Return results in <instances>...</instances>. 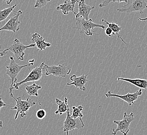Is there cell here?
<instances>
[{"label": "cell", "mask_w": 147, "mask_h": 135, "mask_svg": "<svg viewBox=\"0 0 147 135\" xmlns=\"http://www.w3.org/2000/svg\"><path fill=\"white\" fill-rule=\"evenodd\" d=\"M10 63L9 65L6 67V74L9 76L11 79V86L9 87V94L11 97L14 95L13 94V90H14V86L17 83V76L24 68L30 67L31 65H33L34 62H29L30 63L27 65H20L19 64L15 62L14 58L12 56L10 57Z\"/></svg>", "instance_id": "obj_1"}, {"label": "cell", "mask_w": 147, "mask_h": 135, "mask_svg": "<svg viewBox=\"0 0 147 135\" xmlns=\"http://www.w3.org/2000/svg\"><path fill=\"white\" fill-rule=\"evenodd\" d=\"M24 96L19 97L17 98H15L14 96L12 97L16 102V106L14 107H11V110H16L17 111L15 116V120H17L19 114H20L21 118H24V116H26L27 113L31 107L37 104L36 101L30 98H27L25 100H23L22 98Z\"/></svg>", "instance_id": "obj_2"}, {"label": "cell", "mask_w": 147, "mask_h": 135, "mask_svg": "<svg viewBox=\"0 0 147 135\" xmlns=\"http://www.w3.org/2000/svg\"><path fill=\"white\" fill-rule=\"evenodd\" d=\"M77 29L80 34L84 33L87 36H92L93 33L91 30L95 28H100L104 29L106 27L102 25L97 24L93 23L92 20L89 19L88 20L85 19L82 17H75Z\"/></svg>", "instance_id": "obj_3"}, {"label": "cell", "mask_w": 147, "mask_h": 135, "mask_svg": "<svg viewBox=\"0 0 147 135\" xmlns=\"http://www.w3.org/2000/svg\"><path fill=\"white\" fill-rule=\"evenodd\" d=\"M146 9H147V2L145 0H127L126 4L122 5L117 11L126 13L138 12L142 14Z\"/></svg>", "instance_id": "obj_4"}, {"label": "cell", "mask_w": 147, "mask_h": 135, "mask_svg": "<svg viewBox=\"0 0 147 135\" xmlns=\"http://www.w3.org/2000/svg\"><path fill=\"white\" fill-rule=\"evenodd\" d=\"M36 46L35 44L32 43L29 45H25L23 43H20L19 39H15L13 41L11 46L7 49H3V53L5 55L7 51H11L14 54L16 59L18 60L23 61L24 60L25 51L27 49L31 47H34Z\"/></svg>", "instance_id": "obj_5"}, {"label": "cell", "mask_w": 147, "mask_h": 135, "mask_svg": "<svg viewBox=\"0 0 147 135\" xmlns=\"http://www.w3.org/2000/svg\"><path fill=\"white\" fill-rule=\"evenodd\" d=\"M43 71H45V76L53 75L57 77L65 78L71 72V68L69 66H65L64 65H53L49 66L45 63L43 65Z\"/></svg>", "instance_id": "obj_6"}, {"label": "cell", "mask_w": 147, "mask_h": 135, "mask_svg": "<svg viewBox=\"0 0 147 135\" xmlns=\"http://www.w3.org/2000/svg\"><path fill=\"white\" fill-rule=\"evenodd\" d=\"M134 120V114L133 112L127 114V113H124L123 118L121 121H114V123L117 125L116 129H113L112 135H116L117 132H120L123 135H127L129 131L130 124Z\"/></svg>", "instance_id": "obj_7"}, {"label": "cell", "mask_w": 147, "mask_h": 135, "mask_svg": "<svg viewBox=\"0 0 147 135\" xmlns=\"http://www.w3.org/2000/svg\"><path fill=\"white\" fill-rule=\"evenodd\" d=\"M85 126V124L82 118L74 119L71 117L70 114V109L67 111V116L63 124V132H66L67 135H69V131H73L75 129H81Z\"/></svg>", "instance_id": "obj_8"}, {"label": "cell", "mask_w": 147, "mask_h": 135, "mask_svg": "<svg viewBox=\"0 0 147 135\" xmlns=\"http://www.w3.org/2000/svg\"><path fill=\"white\" fill-rule=\"evenodd\" d=\"M44 62H42L41 64L40 65V66L38 67L35 68L31 72L29 73L28 76L23 81L20 82H17L14 86V88L15 90H18L19 89V87L23 84H25L26 83L30 82H35L38 81L42 78V76L45 73H43V65Z\"/></svg>", "instance_id": "obj_9"}, {"label": "cell", "mask_w": 147, "mask_h": 135, "mask_svg": "<svg viewBox=\"0 0 147 135\" xmlns=\"http://www.w3.org/2000/svg\"><path fill=\"white\" fill-rule=\"evenodd\" d=\"M142 94V90L139 89L138 90L136 91L135 93H128L126 95H119L117 94L113 93L112 91L109 90L108 93L105 94L107 98L111 97H116L121 99L123 100L126 102L129 106H131L132 104H135L134 102L138 99L139 96H141Z\"/></svg>", "instance_id": "obj_10"}, {"label": "cell", "mask_w": 147, "mask_h": 135, "mask_svg": "<svg viewBox=\"0 0 147 135\" xmlns=\"http://www.w3.org/2000/svg\"><path fill=\"white\" fill-rule=\"evenodd\" d=\"M23 12L21 10L17 11L16 14L13 16L9 20V21L6 23L5 25H3L2 28H0V31H12L14 33L19 31L20 29V21L19 20V17L21 15H22Z\"/></svg>", "instance_id": "obj_11"}, {"label": "cell", "mask_w": 147, "mask_h": 135, "mask_svg": "<svg viewBox=\"0 0 147 135\" xmlns=\"http://www.w3.org/2000/svg\"><path fill=\"white\" fill-rule=\"evenodd\" d=\"M77 2H78V9L79 11L76 15H75V17H82L88 20L89 19V16L91 11L93 9H95V6L87 5L85 3V0H77Z\"/></svg>", "instance_id": "obj_12"}, {"label": "cell", "mask_w": 147, "mask_h": 135, "mask_svg": "<svg viewBox=\"0 0 147 135\" xmlns=\"http://www.w3.org/2000/svg\"><path fill=\"white\" fill-rule=\"evenodd\" d=\"M88 74H83L81 76H77L75 74L72 75L70 78L72 82L67 83V85H74L76 88H79L80 90L86 91V88L85 85L88 81Z\"/></svg>", "instance_id": "obj_13"}, {"label": "cell", "mask_w": 147, "mask_h": 135, "mask_svg": "<svg viewBox=\"0 0 147 135\" xmlns=\"http://www.w3.org/2000/svg\"><path fill=\"white\" fill-rule=\"evenodd\" d=\"M76 2L77 0H66L63 4L57 6L56 9L62 11L63 14L65 15H68L70 12H72L75 15L77 13L74 11V8Z\"/></svg>", "instance_id": "obj_14"}, {"label": "cell", "mask_w": 147, "mask_h": 135, "mask_svg": "<svg viewBox=\"0 0 147 135\" xmlns=\"http://www.w3.org/2000/svg\"><path fill=\"white\" fill-rule=\"evenodd\" d=\"M31 41L34 43L37 49L40 51H45L47 47L51 46V43L46 42L44 38L38 33L32 35Z\"/></svg>", "instance_id": "obj_15"}, {"label": "cell", "mask_w": 147, "mask_h": 135, "mask_svg": "<svg viewBox=\"0 0 147 135\" xmlns=\"http://www.w3.org/2000/svg\"><path fill=\"white\" fill-rule=\"evenodd\" d=\"M117 81H123L125 82L130 83L140 89L147 90V80L142 79H127L124 78H118Z\"/></svg>", "instance_id": "obj_16"}, {"label": "cell", "mask_w": 147, "mask_h": 135, "mask_svg": "<svg viewBox=\"0 0 147 135\" xmlns=\"http://www.w3.org/2000/svg\"><path fill=\"white\" fill-rule=\"evenodd\" d=\"M55 102L58 106V109L55 112V114H59L60 116H62L63 113L67 112V111L70 109L68 104V99L67 97H65L63 101L56 98Z\"/></svg>", "instance_id": "obj_17"}, {"label": "cell", "mask_w": 147, "mask_h": 135, "mask_svg": "<svg viewBox=\"0 0 147 135\" xmlns=\"http://www.w3.org/2000/svg\"><path fill=\"white\" fill-rule=\"evenodd\" d=\"M102 21L103 22H105L108 25V27H109L112 29V30L113 31V35H116L118 38H119L121 39L123 42L125 44H127L124 40L123 39L122 37H121L120 35L119 34V31H121V29H122V27L121 26H119L117 23H116L115 22H112L111 23H109L108 21L104 19H102Z\"/></svg>", "instance_id": "obj_18"}, {"label": "cell", "mask_w": 147, "mask_h": 135, "mask_svg": "<svg viewBox=\"0 0 147 135\" xmlns=\"http://www.w3.org/2000/svg\"><path fill=\"white\" fill-rule=\"evenodd\" d=\"M26 90L27 91V94L29 96H34L38 97L39 96L38 90H40L42 87L39 85H38L36 83H33L30 85H26Z\"/></svg>", "instance_id": "obj_19"}, {"label": "cell", "mask_w": 147, "mask_h": 135, "mask_svg": "<svg viewBox=\"0 0 147 135\" xmlns=\"http://www.w3.org/2000/svg\"><path fill=\"white\" fill-rule=\"evenodd\" d=\"M16 6H17V4H15L13 6H9V8L0 11V22H2L6 19L12 11H14L16 13L17 11H14V9Z\"/></svg>", "instance_id": "obj_20"}, {"label": "cell", "mask_w": 147, "mask_h": 135, "mask_svg": "<svg viewBox=\"0 0 147 135\" xmlns=\"http://www.w3.org/2000/svg\"><path fill=\"white\" fill-rule=\"evenodd\" d=\"M84 107L82 106H79L78 107L76 106H73L72 107V114H71V117L74 119L77 118H82L83 117V114L82 111L83 110Z\"/></svg>", "instance_id": "obj_21"}, {"label": "cell", "mask_w": 147, "mask_h": 135, "mask_svg": "<svg viewBox=\"0 0 147 135\" xmlns=\"http://www.w3.org/2000/svg\"><path fill=\"white\" fill-rule=\"evenodd\" d=\"M111 2H117V3H121V2H127V0H103V2L99 5V7L102 8L108 5Z\"/></svg>", "instance_id": "obj_22"}, {"label": "cell", "mask_w": 147, "mask_h": 135, "mask_svg": "<svg viewBox=\"0 0 147 135\" xmlns=\"http://www.w3.org/2000/svg\"><path fill=\"white\" fill-rule=\"evenodd\" d=\"M51 0H36V3L34 7L36 8H41L45 6L47 3L50 2Z\"/></svg>", "instance_id": "obj_23"}, {"label": "cell", "mask_w": 147, "mask_h": 135, "mask_svg": "<svg viewBox=\"0 0 147 135\" xmlns=\"http://www.w3.org/2000/svg\"><path fill=\"white\" fill-rule=\"evenodd\" d=\"M47 116V112L45 109H40L39 110L37 111L36 113V116L40 120H42L45 118Z\"/></svg>", "instance_id": "obj_24"}, {"label": "cell", "mask_w": 147, "mask_h": 135, "mask_svg": "<svg viewBox=\"0 0 147 135\" xmlns=\"http://www.w3.org/2000/svg\"><path fill=\"white\" fill-rule=\"evenodd\" d=\"M105 33L108 36L111 37L113 35V31L109 27H106L105 29Z\"/></svg>", "instance_id": "obj_25"}, {"label": "cell", "mask_w": 147, "mask_h": 135, "mask_svg": "<svg viewBox=\"0 0 147 135\" xmlns=\"http://www.w3.org/2000/svg\"><path fill=\"white\" fill-rule=\"evenodd\" d=\"M5 106H10L8 104H6L3 101L2 99L0 98V110L3 107H5Z\"/></svg>", "instance_id": "obj_26"}, {"label": "cell", "mask_w": 147, "mask_h": 135, "mask_svg": "<svg viewBox=\"0 0 147 135\" xmlns=\"http://www.w3.org/2000/svg\"><path fill=\"white\" fill-rule=\"evenodd\" d=\"M3 1L4 2H5L7 5H9L10 6V5H11V4L13 0H3Z\"/></svg>", "instance_id": "obj_27"}, {"label": "cell", "mask_w": 147, "mask_h": 135, "mask_svg": "<svg viewBox=\"0 0 147 135\" xmlns=\"http://www.w3.org/2000/svg\"><path fill=\"white\" fill-rule=\"evenodd\" d=\"M1 46H0V57H2L4 55H5V54L3 53V50L1 49Z\"/></svg>", "instance_id": "obj_28"}, {"label": "cell", "mask_w": 147, "mask_h": 135, "mask_svg": "<svg viewBox=\"0 0 147 135\" xmlns=\"http://www.w3.org/2000/svg\"><path fill=\"white\" fill-rule=\"evenodd\" d=\"M138 20L142 21H145L147 20V17L145 18H142L139 17V18H138Z\"/></svg>", "instance_id": "obj_29"}, {"label": "cell", "mask_w": 147, "mask_h": 135, "mask_svg": "<svg viewBox=\"0 0 147 135\" xmlns=\"http://www.w3.org/2000/svg\"><path fill=\"white\" fill-rule=\"evenodd\" d=\"M2 126H3V122H2V121H0V128L2 127Z\"/></svg>", "instance_id": "obj_30"}, {"label": "cell", "mask_w": 147, "mask_h": 135, "mask_svg": "<svg viewBox=\"0 0 147 135\" xmlns=\"http://www.w3.org/2000/svg\"><path fill=\"white\" fill-rule=\"evenodd\" d=\"M34 59H32V60H30L29 61V62H34Z\"/></svg>", "instance_id": "obj_31"}]
</instances>
